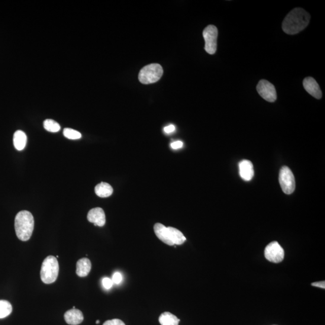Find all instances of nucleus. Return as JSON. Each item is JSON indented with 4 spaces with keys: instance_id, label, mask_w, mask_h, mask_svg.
Masks as SVG:
<instances>
[{
    "instance_id": "1",
    "label": "nucleus",
    "mask_w": 325,
    "mask_h": 325,
    "mask_svg": "<svg viewBox=\"0 0 325 325\" xmlns=\"http://www.w3.org/2000/svg\"><path fill=\"white\" fill-rule=\"evenodd\" d=\"M310 18V15L304 9L295 8L283 21L282 30L288 34H297L308 26Z\"/></svg>"
},
{
    "instance_id": "2",
    "label": "nucleus",
    "mask_w": 325,
    "mask_h": 325,
    "mask_svg": "<svg viewBox=\"0 0 325 325\" xmlns=\"http://www.w3.org/2000/svg\"><path fill=\"white\" fill-rule=\"evenodd\" d=\"M34 225V218L30 212L19 211L15 220V232L18 239L24 242L30 239L33 234Z\"/></svg>"
},
{
    "instance_id": "3",
    "label": "nucleus",
    "mask_w": 325,
    "mask_h": 325,
    "mask_svg": "<svg viewBox=\"0 0 325 325\" xmlns=\"http://www.w3.org/2000/svg\"><path fill=\"white\" fill-rule=\"evenodd\" d=\"M154 233L163 243L169 246L181 245L186 242V238L181 231L173 227L157 223L154 225Z\"/></svg>"
},
{
    "instance_id": "4",
    "label": "nucleus",
    "mask_w": 325,
    "mask_h": 325,
    "mask_svg": "<svg viewBox=\"0 0 325 325\" xmlns=\"http://www.w3.org/2000/svg\"><path fill=\"white\" fill-rule=\"evenodd\" d=\"M59 272V265L55 257L50 256L44 260L41 269V278L45 284L55 282Z\"/></svg>"
},
{
    "instance_id": "5",
    "label": "nucleus",
    "mask_w": 325,
    "mask_h": 325,
    "mask_svg": "<svg viewBox=\"0 0 325 325\" xmlns=\"http://www.w3.org/2000/svg\"><path fill=\"white\" fill-rule=\"evenodd\" d=\"M163 70L162 66L157 63L150 64L143 67L139 74V80L144 85L158 82L162 77Z\"/></svg>"
},
{
    "instance_id": "6",
    "label": "nucleus",
    "mask_w": 325,
    "mask_h": 325,
    "mask_svg": "<svg viewBox=\"0 0 325 325\" xmlns=\"http://www.w3.org/2000/svg\"><path fill=\"white\" fill-rule=\"evenodd\" d=\"M279 182L283 192L287 195L295 191L296 183L294 173L287 166H282L280 170Z\"/></svg>"
},
{
    "instance_id": "7",
    "label": "nucleus",
    "mask_w": 325,
    "mask_h": 325,
    "mask_svg": "<svg viewBox=\"0 0 325 325\" xmlns=\"http://www.w3.org/2000/svg\"><path fill=\"white\" fill-rule=\"evenodd\" d=\"M205 40V50L210 54H214L217 50L218 30L213 25H208L203 31Z\"/></svg>"
},
{
    "instance_id": "8",
    "label": "nucleus",
    "mask_w": 325,
    "mask_h": 325,
    "mask_svg": "<svg viewBox=\"0 0 325 325\" xmlns=\"http://www.w3.org/2000/svg\"><path fill=\"white\" fill-rule=\"evenodd\" d=\"M266 259L270 262L279 263L284 258V250L277 242H273L266 247Z\"/></svg>"
},
{
    "instance_id": "9",
    "label": "nucleus",
    "mask_w": 325,
    "mask_h": 325,
    "mask_svg": "<svg viewBox=\"0 0 325 325\" xmlns=\"http://www.w3.org/2000/svg\"><path fill=\"white\" fill-rule=\"evenodd\" d=\"M257 90L259 95L267 101L275 102L277 98L275 86L266 80H260L257 85Z\"/></svg>"
},
{
    "instance_id": "10",
    "label": "nucleus",
    "mask_w": 325,
    "mask_h": 325,
    "mask_svg": "<svg viewBox=\"0 0 325 325\" xmlns=\"http://www.w3.org/2000/svg\"><path fill=\"white\" fill-rule=\"evenodd\" d=\"M303 86L305 91L313 97L320 99L322 96V93H321L319 85H318L316 80L312 77H308L305 78L303 81Z\"/></svg>"
},
{
    "instance_id": "11",
    "label": "nucleus",
    "mask_w": 325,
    "mask_h": 325,
    "mask_svg": "<svg viewBox=\"0 0 325 325\" xmlns=\"http://www.w3.org/2000/svg\"><path fill=\"white\" fill-rule=\"evenodd\" d=\"M88 220L95 226L103 227L105 224V215L101 208L91 209L88 214Z\"/></svg>"
},
{
    "instance_id": "12",
    "label": "nucleus",
    "mask_w": 325,
    "mask_h": 325,
    "mask_svg": "<svg viewBox=\"0 0 325 325\" xmlns=\"http://www.w3.org/2000/svg\"><path fill=\"white\" fill-rule=\"evenodd\" d=\"M239 167L241 178L246 182L250 181L254 175V166L252 162L249 160H243L239 163Z\"/></svg>"
},
{
    "instance_id": "13",
    "label": "nucleus",
    "mask_w": 325,
    "mask_h": 325,
    "mask_svg": "<svg viewBox=\"0 0 325 325\" xmlns=\"http://www.w3.org/2000/svg\"><path fill=\"white\" fill-rule=\"evenodd\" d=\"M64 318L66 322L70 325H78L84 320L82 312L76 308L66 311L64 315Z\"/></svg>"
},
{
    "instance_id": "14",
    "label": "nucleus",
    "mask_w": 325,
    "mask_h": 325,
    "mask_svg": "<svg viewBox=\"0 0 325 325\" xmlns=\"http://www.w3.org/2000/svg\"><path fill=\"white\" fill-rule=\"evenodd\" d=\"M91 262L87 258L80 259L77 263L76 273L80 277H85L91 272Z\"/></svg>"
},
{
    "instance_id": "15",
    "label": "nucleus",
    "mask_w": 325,
    "mask_h": 325,
    "mask_svg": "<svg viewBox=\"0 0 325 325\" xmlns=\"http://www.w3.org/2000/svg\"><path fill=\"white\" fill-rule=\"evenodd\" d=\"M27 137L24 131L18 130L15 132L14 136V145L18 151H22L26 146Z\"/></svg>"
},
{
    "instance_id": "16",
    "label": "nucleus",
    "mask_w": 325,
    "mask_h": 325,
    "mask_svg": "<svg viewBox=\"0 0 325 325\" xmlns=\"http://www.w3.org/2000/svg\"><path fill=\"white\" fill-rule=\"evenodd\" d=\"M95 192L99 197L107 198L112 195L114 189L108 183L102 182L96 186Z\"/></svg>"
},
{
    "instance_id": "17",
    "label": "nucleus",
    "mask_w": 325,
    "mask_h": 325,
    "mask_svg": "<svg viewBox=\"0 0 325 325\" xmlns=\"http://www.w3.org/2000/svg\"><path fill=\"white\" fill-rule=\"evenodd\" d=\"M159 322L162 325H178L180 320L175 315L165 312L160 315Z\"/></svg>"
},
{
    "instance_id": "18",
    "label": "nucleus",
    "mask_w": 325,
    "mask_h": 325,
    "mask_svg": "<svg viewBox=\"0 0 325 325\" xmlns=\"http://www.w3.org/2000/svg\"><path fill=\"white\" fill-rule=\"evenodd\" d=\"M12 312V306L9 302L0 300V318H4L9 316Z\"/></svg>"
},
{
    "instance_id": "19",
    "label": "nucleus",
    "mask_w": 325,
    "mask_h": 325,
    "mask_svg": "<svg viewBox=\"0 0 325 325\" xmlns=\"http://www.w3.org/2000/svg\"><path fill=\"white\" fill-rule=\"evenodd\" d=\"M44 127L47 131L51 133H57L60 130V125L52 120H46L44 122Z\"/></svg>"
},
{
    "instance_id": "20",
    "label": "nucleus",
    "mask_w": 325,
    "mask_h": 325,
    "mask_svg": "<svg viewBox=\"0 0 325 325\" xmlns=\"http://www.w3.org/2000/svg\"><path fill=\"white\" fill-rule=\"evenodd\" d=\"M63 135L67 139L71 140L79 139L82 137V134L79 131L69 128H66L64 129Z\"/></svg>"
},
{
    "instance_id": "21",
    "label": "nucleus",
    "mask_w": 325,
    "mask_h": 325,
    "mask_svg": "<svg viewBox=\"0 0 325 325\" xmlns=\"http://www.w3.org/2000/svg\"><path fill=\"white\" fill-rule=\"evenodd\" d=\"M112 281L114 282V284H119L122 281V276L120 272H116L114 273V275H113Z\"/></svg>"
},
{
    "instance_id": "22",
    "label": "nucleus",
    "mask_w": 325,
    "mask_h": 325,
    "mask_svg": "<svg viewBox=\"0 0 325 325\" xmlns=\"http://www.w3.org/2000/svg\"><path fill=\"white\" fill-rule=\"evenodd\" d=\"M102 285L105 289H110L114 285V282H113L112 279L104 278L102 279Z\"/></svg>"
},
{
    "instance_id": "23",
    "label": "nucleus",
    "mask_w": 325,
    "mask_h": 325,
    "mask_svg": "<svg viewBox=\"0 0 325 325\" xmlns=\"http://www.w3.org/2000/svg\"><path fill=\"white\" fill-rule=\"evenodd\" d=\"M103 325H125L121 320L115 318V319L106 321Z\"/></svg>"
},
{
    "instance_id": "24",
    "label": "nucleus",
    "mask_w": 325,
    "mask_h": 325,
    "mask_svg": "<svg viewBox=\"0 0 325 325\" xmlns=\"http://www.w3.org/2000/svg\"><path fill=\"white\" fill-rule=\"evenodd\" d=\"M170 146H171L172 149L177 150L181 149V148L183 147V143L181 141H175V142L172 143Z\"/></svg>"
},
{
    "instance_id": "25",
    "label": "nucleus",
    "mask_w": 325,
    "mask_h": 325,
    "mask_svg": "<svg viewBox=\"0 0 325 325\" xmlns=\"http://www.w3.org/2000/svg\"><path fill=\"white\" fill-rule=\"evenodd\" d=\"M175 129V127L174 125H169V126L165 127V128H164V131H165L166 133H170L174 131Z\"/></svg>"
},
{
    "instance_id": "26",
    "label": "nucleus",
    "mask_w": 325,
    "mask_h": 325,
    "mask_svg": "<svg viewBox=\"0 0 325 325\" xmlns=\"http://www.w3.org/2000/svg\"><path fill=\"white\" fill-rule=\"evenodd\" d=\"M311 285H313V286H314V287H320L321 288L324 289V288H325V282L324 281H320V282H317L312 283Z\"/></svg>"
},
{
    "instance_id": "27",
    "label": "nucleus",
    "mask_w": 325,
    "mask_h": 325,
    "mask_svg": "<svg viewBox=\"0 0 325 325\" xmlns=\"http://www.w3.org/2000/svg\"><path fill=\"white\" fill-rule=\"evenodd\" d=\"M99 322H100V321H99V320H96V324H99Z\"/></svg>"
}]
</instances>
